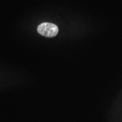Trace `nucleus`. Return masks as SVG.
Here are the masks:
<instances>
[{"label":"nucleus","instance_id":"f257e3e1","mask_svg":"<svg viewBox=\"0 0 122 122\" xmlns=\"http://www.w3.org/2000/svg\"><path fill=\"white\" fill-rule=\"evenodd\" d=\"M58 30L57 25L48 22L42 23L37 27V32L39 34L47 37H53L57 36Z\"/></svg>","mask_w":122,"mask_h":122}]
</instances>
